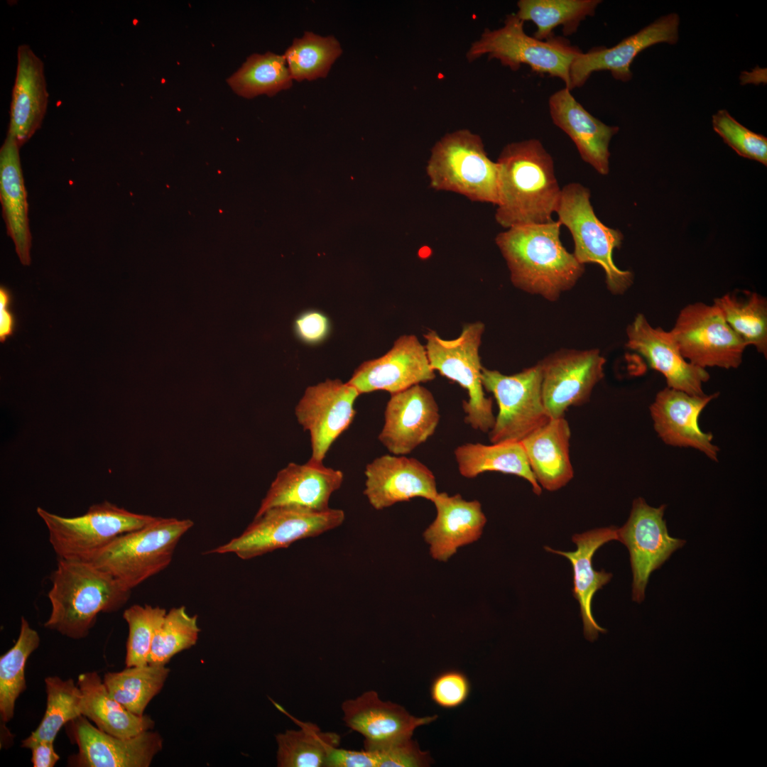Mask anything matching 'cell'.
I'll return each mask as SVG.
<instances>
[{"label":"cell","mask_w":767,"mask_h":767,"mask_svg":"<svg viewBox=\"0 0 767 767\" xmlns=\"http://www.w3.org/2000/svg\"><path fill=\"white\" fill-rule=\"evenodd\" d=\"M498 202L496 222L503 228L553 220L561 188L554 161L536 138L506 145L496 161Z\"/></svg>","instance_id":"obj_1"},{"label":"cell","mask_w":767,"mask_h":767,"mask_svg":"<svg viewBox=\"0 0 767 767\" xmlns=\"http://www.w3.org/2000/svg\"><path fill=\"white\" fill-rule=\"evenodd\" d=\"M561 225L558 220L519 225L495 238L513 285L552 302L573 288L584 271V265L563 246Z\"/></svg>","instance_id":"obj_2"},{"label":"cell","mask_w":767,"mask_h":767,"mask_svg":"<svg viewBox=\"0 0 767 767\" xmlns=\"http://www.w3.org/2000/svg\"><path fill=\"white\" fill-rule=\"evenodd\" d=\"M48 597L46 629L72 639L87 637L99 613L119 610L131 590L90 562L58 560Z\"/></svg>","instance_id":"obj_3"},{"label":"cell","mask_w":767,"mask_h":767,"mask_svg":"<svg viewBox=\"0 0 767 767\" xmlns=\"http://www.w3.org/2000/svg\"><path fill=\"white\" fill-rule=\"evenodd\" d=\"M432 189L455 192L472 202H498V165L482 138L469 129L448 133L433 146L426 165Z\"/></svg>","instance_id":"obj_4"},{"label":"cell","mask_w":767,"mask_h":767,"mask_svg":"<svg viewBox=\"0 0 767 767\" xmlns=\"http://www.w3.org/2000/svg\"><path fill=\"white\" fill-rule=\"evenodd\" d=\"M193 525L187 518L156 517L115 538L90 562L132 590L170 565L178 543Z\"/></svg>","instance_id":"obj_5"},{"label":"cell","mask_w":767,"mask_h":767,"mask_svg":"<svg viewBox=\"0 0 767 767\" xmlns=\"http://www.w3.org/2000/svg\"><path fill=\"white\" fill-rule=\"evenodd\" d=\"M58 560L91 562L117 537L141 528L156 519L108 501L92 505L82 515L64 517L37 507Z\"/></svg>","instance_id":"obj_6"},{"label":"cell","mask_w":767,"mask_h":767,"mask_svg":"<svg viewBox=\"0 0 767 767\" xmlns=\"http://www.w3.org/2000/svg\"><path fill=\"white\" fill-rule=\"evenodd\" d=\"M523 23L516 13L508 14L503 26L486 29L472 44L467 60L472 62L486 55L513 71L526 65L533 72L560 79L568 88L571 63L581 50L562 37L541 40L530 36Z\"/></svg>","instance_id":"obj_7"},{"label":"cell","mask_w":767,"mask_h":767,"mask_svg":"<svg viewBox=\"0 0 767 767\" xmlns=\"http://www.w3.org/2000/svg\"><path fill=\"white\" fill-rule=\"evenodd\" d=\"M555 213L558 221L571 233L576 259L583 265L599 264L604 271L606 287L614 295L627 290L633 283V275L619 269L612 258L614 249L621 247L624 236L619 230L604 225L596 216L589 190L578 183L564 186Z\"/></svg>","instance_id":"obj_8"},{"label":"cell","mask_w":767,"mask_h":767,"mask_svg":"<svg viewBox=\"0 0 767 767\" xmlns=\"http://www.w3.org/2000/svg\"><path fill=\"white\" fill-rule=\"evenodd\" d=\"M484 324L475 322L464 325L455 339H445L433 330L424 334L425 349L431 368L464 388L468 400L463 402L464 422L473 429L488 433L495 416L492 399L485 396L482 383L479 353Z\"/></svg>","instance_id":"obj_9"},{"label":"cell","mask_w":767,"mask_h":767,"mask_svg":"<svg viewBox=\"0 0 767 767\" xmlns=\"http://www.w3.org/2000/svg\"><path fill=\"white\" fill-rule=\"evenodd\" d=\"M344 511L328 508L316 511L297 506H278L259 516L239 536L207 553H234L249 560L276 550L285 548L302 539L318 536L341 526Z\"/></svg>","instance_id":"obj_10"},{"label":"cell","mask_w":767,"mask_h":767,"mask_svg":"<svg viewBox=\"0 0 767 767\" xmlns=\"http://www.w3.org/2000/svg\"><path fill=\"white\" fill-rule=\"evenodd\" d=\"M482 383L499 407L488 432L491 443L520 442L550 419L543 401L539 363L511 375L483 366Z\"/></svg>","instance_id":"obj_11"},{"label":"cell","mask_w":767,"mask_h":767,"mask_svg":"<svg viewBox=\"0 0 767 767\" xmlns=\"http://www.w3.org/2000/svg\"><path fill=\"white\" fill-rule=\"evenodd\" d=\"M670 332L683 357L705 369L737 368L748 346L714 304L698 302L685 306Z\"/></svg>","instance_id":"obj_12"},{"label":"cell","mask_w":767,"mask_h":767,"mask_svg":"<svg viewBox=\"0 0 767 767\" xmlns=\"http://www.w3.org/2000/svg\"><path fill=\"white\" fill-rule=\"evenodd\" d=\"M665 505L649 506L641 497L633 500L629 517L618 528V540L629 550L633 574L632 599L641 603L651 574L661 565L685 540L671 537L663 515Z\"/></svg>","instance_id":"obj_13"},{"label":"cell","mask_w":767,"mask_h":767,"mask_svg":"<svg viewBox=\"0 0 767 767\" xmlns=\"http://www.w3.org/2000/svg\"><path fill=\"white\" fill-rule=\"evenodd\" d=\"M359 395L355 387L339 379H327L305 389L295 407V415L310 434L309 460L323 463L332 445L352 423Z\"/></svg>","instance_id":"obj_14"},{"label":"cell","mask_w":767,"mask_h":767,"mask_svg":"<svg viewBox=\"0 0 767 767\" xmlns=\"http://www.w3.org/2000/svg\"><path fill=\"white\" fill-rule=\"evenodd\" d=\"M605 361L597 349H562L540 361L542 396L548 416L564 417L569 407L585 403L604 376Z\"/></svg>","instance_id":"obj_15"},{"label":"cell","mask_w":767,"mask_h":767,"mask_svg":"<svg viewBox=\"0 0 767 767\" xmlns=\"http://www.w3.org/2000/svg\"><path fill=\"white\" fill-rule=\"evenodd\" d=\"M680 17L675 13L660 16L637 33L624 38L611 48H593L579 53L570 67L568 89L583 86L595 72L609 71L616 80L624 82L633 76L630 67L642 50L655 44H675L679 39Z\"/></svg>","instance_id":"obj_16"},{"label":"cell","mask_w":767,"mask_h":767,"mask_svg":"<svg viewBox=\"0 0 767 767\" xmlns=\"http://www.w3.org/2000/svg\"><path fill=\"white\" fill-rule=\"evenodd\" d=\"M435 378L425 347L415 335L404 334L384 355L360 364L347 382L360 394L381 390L392 395Z\"/></svg>","instance_id":"obj_17"},{"label":"cell","mask_w":767,"mask_h":767,"mask_svg":"<svg viewBox=\"0 0 767 767\" xmlns=\"http://www.w3.org/2000/svg\"><path fill=\"white\" fill-rule=\"evenodd\" d=\"M70 734L79 752L72 764L81 767H148L163 748V738L148 730L121 738L94 727L85 716L72 721Z\"/></svg>","instance_id":"obj_18"},{"label":"cell","mask_w":767,"mask_h":767,"mask_svg":"<svg viewBox=\"0 0 767 767\" xmlns=\"http://www.w3.org/2000/svg\"><path fill=\"white\" fill-rule=\"evenodd\" d=\"M439 420L433 393L416 384L391 395L378 439L392 455H406L434 434Z\"/></svg>","instance_id":"obj_19"},{"label":"cell","mask_w":767,"mask_h":767,"mask_svg":"<svg viewBox=\"0 0 767 767\" xmlns=\"http://www.w3.org/2000/svg\"><path fill=\"white\" fill-rule=\"evenodd\" d=\"M364 494L376 510L416 497L433 501L438 494L435 477L423 463L406 455H384L364 470Z\"/></svg>","instance_id":"obj_20"},{"label":"cell","mask_w":767,"mask_h":767,"mask_svg":"<svg viewBox=\"0 0 767 767\" xmlns=\"http://www.w3.org/2000/svg\"><path fill=\"white\" fill-rule=\"evenodd\" d=\"M626 347L639 354L648 366L665 378L667 387L702 396L709 379L705 369L692 364L682 355L670 332L653 327L638 314L626 329Z\"/></svg>","instance_id":"obj_21"},{"label":"cell","mask_w":767,"mask_h":767,"mask_svg":"<svg viewBox=\"0 0 767 767\" xmlns=\"http://www.w3.org/2000/svg\"><path fill=\"white\" fill-rule=\"evenodd\" d=\"M717 396L692 395L669 387L659 391L650 406L658 437L668 445L691 447L717 461L719 448L712 442V435L700 429L698 420L706 406Z\"/></svg>","instance_id":"obj_22"},{"label":"cell","mask_w":767,"mask_h":767,"mask_svg":"<svg viewBox=\"0 0 767 767\" xmlns=\"http://www.w3.org/2000/svg\"><path fill=\"white\" fill-rule=\"evenodd\" d=\"M341 709L344 724L364 736V746L410 739L418 727L437 718V715L415 717L400 705L382 700L375 690L344 700Z\"/></svg>","instance_id":"obj_23"},{"label":"cell","mask_w":767,"mask_h":767,"mask_svg":"<svg viewBox=\"0 0 767 767\" xmlns=\"http://www.w3.org/2000/svg\"><path fill=\"white\" fill-rule=\"evenodd\" d=\"M339 469L308 460L290 462L278 472L255 516L278 506H297L316 511L329 507L332 494L343 482Z\"/></svg>","instance_id":"obj_24"},{"label":"cell","mask_w":767,"mask_h":767,"mask_svg":"<svg viewBox=\"0 0 767 767\" xmlns=\"http://www.w3.org/2000/svg\"><path fill=\"white\" fill-rule=\"evenodd\" d=\"M432 502L436 516L423 536L431 557L446 562L459 548L479 539L486 518L479 501H467L460 494L438 492Z\"/></svg>","instance_id":"obj_25"},{"label":"cell","mask_w":767,"mask_h":767,"mask_svg":"<svg viewBox=\"0 0 767 767\" xmlns=\"http://www.w3.org/2000/svg\"><path fill=\"white\" fill-rule=\"evenodd\" d=\"M548 105L553 124L572 139L581 158L599 174L607 175L609 143L619 128L592 116L565 87L550 95Z\"/></svg>","instance_id":"obj_26"},{"label":"cell","mask_w":767,"mask_h":767,"mask_svg":"<svg viewBox=\"0 0 767 767\" xmlns=\"http://www.w3.org/2000/svg\"><path fill=\"white\" fill-rule=\"evenodd\" d=\"M48 102L43 62L28 45H21L17 50L7 134L20 147L40 127Z\"/></svg>","instance_id":"obj_27"},{"label":"cell","mask_w":767,"mask_h":767,"mask_svg":"<svg viewBox=\"0 0 767 767\" xmlns=\"http://www.w3.org/2000/svg\"><path fill=\"white\" fill-rule=\"evenodd\" d=\"M617 531L618 528L609 526L575 534L572 538L577 545L575 551H561L545 547L548 552L562 555L571 562L573 570L572 594L580 604L584 636L590 641H595L599 633L606 632L593 616L592 603L595 593L612 577L611 573L604 570H595L593 567V556L604 544L611 540H618Z\"/></svg>","instance_id":"obj_28"},{"label":"cell","mask_w":767,"mask_h":767,"mask_svg":"<svg viewBox=\"0 0 767 767\" xmlns=\"http://www.w3.org/2000/svg\"><path fill=\"white\" fill-rule=\"evenodd\" d=\"M570 428L565 417L550 418L521 442L542 489L554 491L573 477L570 457Z\"/></svg>","instance_id":"obj_29"},{"label":"cell","mask_w":767,"mask_h":767,"mask_svg":"<svg viewBox=\"0 0 767 767\" xmlns=\"http://www.w3.org/2000/svg\"><path fill=\"white\" fill-rule=\"evenodd\" d=\"M19 148L16 141L7 135L0 149V201L7 234L14 243L21 263L28 266L32 237Z\"/></svg>","instance_id":"obj_30"},{"label":"cell","mask_w":767,"mask_h":767,"mask_svg":"<svg viewBox=\"0 0 767 767\" xmlns=\"http://www.w3.org/2000/svg\"><path fill=\"white\" fill-rule=\"evenodd\" d=\"M77 685L82 692L81 713L111 735L128 738L154 728L148 715L135 714L115 700L96 672L82 673Z\"/></svg>","instance_id":"obj_31"},{"label":"cell","mask_w":767,"mask_h":767,"mask_svg":"<svg viewBox=\"0 0 767 767\" xmlns=\"http://www.w3.org/2000/svg\"><path fill=\"white\" fill-rule=\"evenodd\" d=\"M455 457L459 472L465 478H475L486 472L513 474L528 482L535 494L542 493L521 442L465 443L455 449Z\"/></svg>","instance_id":"obj_32"},{"label":"cell","mask_w":767,"mask_h":767,"mask_svg":"<svg viewBox=\"0 0 767 767\" xmlns=\"http://www.w3.org/2000/svg\"><path fill=\"white\" fill-rule=\"evenodd\" d=\"M299 729L276 736L278 767H326L330 752L339 747L341 736L315 724L298 721Z\"/></svg>","instance_id":"obj_33"},{"label":"cell","mask_w":767,"mask_h":767,"mask_svg":"<svg viewBox=\"0 0 767 767\" xmlns=\"http://www.w3.org/2000/svg\"><path fill=\"white\" fill-rule=\"evenodd\" d=\"M599 0H520L516 15L522 21L536 26L533 37L546 40L553 31L562 26L565 36L575 33L580 23L594 16Z\"/></svg>","instance_id":"obj_34"},{"label":"cell","mask_w":767,"mask_h":767,"mask_svg":"<svg viewBox=\"0 0 767 767\" xmlns=\"http://www.w3.org/2000/svg\"><path fill=\"white\" fill-rule=\"evenodd\" d=\"M170 673L165 665L148 664L107 673L103 682L110 695L131 712L142 716L162 690Z\"/></svg>","instance_id":"obj_35"},{"label":"cell","mask_w":767,"mask_h":767,"mask_svg":"<svg viewBox=\"0 0 767 767\" xmlns=\"http://www.w3.org/2000/svg\"><path fill=\"white\" fill-rule=\"evenodd\" d=\"M432 763L428 752L412 738L374 746L359 751L339 747L330 754L326 767H425Z\"/></svg>","instance_id":"obj_36"},{"label":"cell","mask_w":767,"mask_h":767,"mask_svg":"<svg viewBox=\"0 0 767 767\" xmlns=\"http://www.w3.org/2000/svg\"><path fill=\"white\" fill-rule=\"evenodd\" d=\"M227 82L236 94L250 99L290 89L293 79L284 55L268 52L250 55Z\"/></svg>","instance_id":"obj_37"},{"label":"cell","mask_w":767,"mask_h":767,"mask_svg":"<svg viewBox=\"0 0 767 767\" xmlns=\"http://www.w3.org/2000/svg\"><path fill=\"white\" fill-rule=\"evenodd\" d=\"M714 304L722 312L731 329L749 345L767 356V301L761 295L744 291L715 298Z\"/></svg>","instance_id":"obj_38"},{"label":"cell","mask_w":767,"mask_h":767,"mask_svg":"<svg viewBox=\"0 0 767 767\" xmlns=\"http://www.w3.org/2000/svg\"><path fill=\"white\" fill-rule=\"evenodd\" d=\"M39 643L38 633L22 616L16 641L0 658V714L4 722L13 718L16 701L26 689V662Z\"/></svg>","instance_id":"obj_39"},{"label":"cell","mask_w":767,"mask_h":767,"mask_svg":"<svg viewBox=\"0 0 767 767\" xmlns=\"http://www.w3.org/2000/svg\"><path fill=\"white\" fill-rule=\"evenodd\" d=\"M339 42L334 36L322 37L305 31L293 40L283 54L293 80H314L325 77L341 55Z\"/></svg>","instance_id":"obj_40"},{"label":"cell","mask_w":767,"mask_h":767,"mask_svg":"<svg viewBox=\"0 0 767 767\" xmlns=\"http://www.w3.org/2000/svg\"><path fill=\"white\" fill-rule=\"evenodd\" d=\"M47 706L45 714L36 729L22 741V747L38 741H54L60 729L67 722L82 716V692L72 679L63 680L53 676L45 679Z\"/></svg>","instance_id":"obj_41"},{"label":"cell","mask_w":767,"mask_h":767,"mask_svg":"<svg viewBox=\"0 0 767 767\" xmlns=\"http://www.w3.org/2000/svg\"><path fill=\"white\" fill-rule=\"evenodd\" d=\"M197 618L190 615L184 606L166 612L156 631L148 663L165 665L174 656L195 646L200 632Z\"/></svg>","instance_id":"obj_42"},{"label":"cell","mask_w":767,"mask_h":767,"mask_svg":"<svg viewBox=\"0 0 767 767\" xmlns=\"http://www.w3.org/2000/svg\"><path fill=\"white\" fill-rule=\"evenodd\" d=\"M167 611L160 606L134 604L124 610L127 623L126 667L148 665L152 642Z\"/></svg>","instance_id":"obj_43"},{"label":"cell","mask_w":767,"mask_h":767,"mask_svg":"<svg viewBox=\"0 0 767 767\" xmlns=\"http://www.w3.org/2000/svg\"><path fill=\"white\" fill-rule=\"evenodd\" d=\"M712 126L724 142L740 156L767 165V138L749 130L726 109H720L712 117Z\"/></svg>","instance_id":"obj_44"},{"label":"cell","mask_w":767,"mask_h":767,"mask_svg":"<svg viewBox=\"0 0 767 767\" xmlns=\"http://www.w3.org/2000/svg\"><path fill=\"white\" fill-rule=\"evenodd\" d=\"M471 684L462 672L450 670L438 674L432 681L430 693L433 702L443 709H455L468 699Z\"/></svg>","instance_id":"obj_45"},{"label":"cell","mask_w":767,"mask_h":767,"mask_svg":"<svg viewBox=\"0 0 767 767\" xmlns=\"http://www.w3.org/2000/svg\"><path fill=\"white\" fill-rule=\"evenodd\" d=\"M330 321L321 311L310 310L300 313L294 321V332L305 344L315 345L327 339L330 332Z\"/></svg>","instance_id":"obj_46"},{"label":"cell","mask_w":767,"mask_h":767,"mask_svg":"<svg viewBox=\"0 0 767 767\" xmlns=\"http://www.w3.org/2000/svg\"><path fill=\"white\" fill-rule=\"evenodd\" d=\"M13 294L6 287H0V342H4L16 329V317L12 310Z\"/></svg>","instance_id":"obj_47"},{"label":"cell","mask_w":767,"mask_h":767,"mask_svg":"<svg viewBox=\"0 0 767 767\" xmlns=\"http://www.w3.org/2000/svg\"><path fill=\"white\" fill-rule=\"evenodd\" d=\"M54 741H38L31 743L25 748L31 750V762L34 767H53L60 759L54 749Z\"/></svg>","instance_id":"obj_48"}]
</instances>
